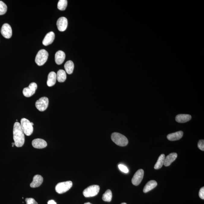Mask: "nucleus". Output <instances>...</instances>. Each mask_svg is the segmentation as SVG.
Masks as SVG:
<instances>
[{
  "label": "nucleus",
  "mask_w": 204,
  "mask_h": 204,
  "mask_svg": "<svg viewBox=\"0 0 204 204\" xmlns=\"http://www.w3.org/2000/svg\"><path fill=\"white\" fill-rule=\"evenodd\" d=\"M111 140L117 145L125 146L128 144V140L124 135L117 132H114L111 135Z\"/></svg>",
  "instance_id": "obj_2"
},
{
  "label": "nucleus",
  "mask_w": 204,
  "mask_h": 204,
  "mask_svg": "<svg viewBox=\"0 0 204 204\" xmlns=\"http://www.w3.org/2000/svg\"><path fill=\"white\" fill-rule=\"evenodd\" d=\"M84 204H92L90 203V202H86V203H84Z\"/></svg>",
  "instance_id": "obj_32"
},
{
  "label": "nucleus",
  "mask_w": 204,
  "mask_h": 204,
  "mask_svg": "<svg viewBox=\"0 0 204 204\" xmlns=\"http://www.w3.org/2000/svg\"><path fill=\"white\" fill-rule=\"evenodd\" d=\"M121 204H127L126 203H125V202H123V203H122Z\"/></svg>",
  "instance_id": "obj_34"
},
{
  "label": "nucleus",
  "mask_w": 204,
  "mask_h": 204,
  "mask_svg": "<svg viewBox=\"0 0 204 204\" xmlns=\"http://www.w3.org/2000/svg\"><path fill=\"white\" fill-rule=\"evenodd\" d=\"M49 100L46 97H43L37 100L35 103V106L39 111H43L48 107Z\"/></svg>",
  "instance_id": "obj_7"
},
{
  "label": "nucleus",
  "mask_w": 204,
  "mask_h": 204,
  "mask_svg": "<svg viewBox=\"0 0 204 204\" xmlns=\"http://www.w3.org/2000/svg\"><path fill=\"white\" fill-rule=\"evenodd\" d=\"M199 197L201 199H204V187H202L199 190Z\"/></svg>",
  "instance_id": "obj_30"
},
{
  "label": "nucleus",
  "mask_w": 204,
  "mask_h": 204,
  "mask_svg": "<svg viewBox=\"0 0 204 204\" xmlns=\"http://www.w3.org/2000/svg\"><path fill=\"white\" fill-rule=\"evenodd\" d=\"M144 175V171L142 169L137 171L132 178V184L135 186L139 185L142 181Z\"/></svg>",
  "instance_id": "obj_9"
},
{
  "label": "nucleus",
  "mask_w": 204,
  "mask_h": 204,
  "mask_svg": "<svg viewBox=\"0 0 204 204\" xmlns=\"http://www.w3.org/2000/svg\"><path fill=\"white\" fill-rule=\"evenodd\" d=\"M65 53L62 51H58L55 55V61L58 65H61L63 63L65 60Z\"/></svg>",
  "instance_id": "obj_15"
},
{
  "label": "nucleus",
  "mask_w": 204,
  "mask_h": 204,
  "mask_svg": "<svg viewBox=\"0 0 204 204\" xmlns=\"http://www.w3.org/2000/svg\"><path fill=\"white\" fill-rule=\"evenodd\" d=\"M64 68L65 71L68 74H71L74 71V63L72 61H67L65 64Z\"/></svg>",
  "instance_id": "obj_22"
},
{
  "label": "nucleus",
  "mask_w": 204,
  "mask_h": 204,
  "mask_svg": "<svg viewBox=\"0 0 204 204\" xmlns=\"http://www.w3.org/2000/svg\"><path fill=\"white\" fill-rule=\"evenodd\" d=\"M43 181V178L42 176L39 175H35L33 177V180L31 183L30 186L32 188L39 187L41 185Z\"/></svg>",
  "instance_id": "obj_14"
},
{
  "label": "nucleus",
  "mask_w": 204,
  "mask_h": 204,
  "mask_svg": "<svg viewBox=\"0 0 204 204\" xmlns=\"http://www.w3.org/2000/svg\"><path fill=\"white\" fill-rule=\"evenodd\" d=\"M191 116L189 114L178 115L175 117L176 121L179 123H185L191 119Z\"/></svg>",
  "instance_id": "obj_17"
},
{
  "label": "nucleus",
  "mask_w": 204,
  "mask_h": 204,
  "mask_svg": "<svg viewBox=\"0 0 204 204\" xmlns=\"http://www.w3.org/2000/svg\"><path fill=\"white\" fill-rule=\"evenodd\" d=\"M12 144V147H14V145H15L14 143H13Z\"/></svg>",
  "instance_id": "obj_33"
},
{
  "label": "nucleus",
  "mask_w": 204,
  "mask_h": 204,
  "mask_svg": "<svg viewBox=\"0 0 204 204\" xmlns=\"http://www.w3.org/2000/svg\"><path fill=\"white\" fill-rule=\"evenodd\" d=\"M48 204H56V202L53 200L49 201L48 202Z\"/></svg>",
  "instance_id": "obj_31"
},
{
  "label": "nucleus",
  "mask_w": 204,
  "mask_h": 204,
  "mask_svg": "<svg viewBox=\"0 0 204 204\" xmlns=\"http://www.w3.org/2000/svg\"><path fill=\"white\" fill-rule=\"evenodd\" d=\"M32 146L36 149H43L45 148L47 145V143L44 140L37 138L34 140L32 142Z\"/></svg>",
  "instance_id": "obj_12"
},
{
  "label": "nucleus",
  "mask_w": 204,
  "mask_h": 204,
  "mask_svg": "<svg viewBox=\"0 0 204 204\" xmlns=\"http://www.w3.org/2000/svg\"><path fill=\"white\" fill-rule=\"evenodd\" d=\"M1 33L5 38H11L12 35V30L11 26L8 24H4L1 28Z\"/></svg>",
  "instance_id": "obj_10"
},
{
  "label": "nucleus",
  "mask_w": 204,
  "mask_h": 204,
  "mask_svg": "<svg viewBox=\"0 0 204 204\" xmlns=\"http://www.w3.org/2000/svg\"><path fill=\"white\" fill-rule=\"evenodd\" d=\"M7 7L5 3L0 1V15H2L7 12Z\"/></svg>",
  "instance_id": "obj_26"
},
{
  "label": "nucleus",
  "mask_w": 204,
  "mask_h": 204,
  "mask_svg": "<svg viewBox=\"0 0 204 204\" xmlns=\"http://www.w3.org/2000/svg\"><path fill=\"white\" fill-rule=\"evenodd\" d=\"M72 185L73 183L71 181L59 183L56 185L55 190L58 193L61 194L68 191Z\"/></svg>",
  "instance_id": "obj_5"
},
{
  "label": "nucleus",
  "mask_w": 204,
  "mask_h": 204,
  "mask_svg": "<svg viewBox=\"0 0 204 204\" xmlns=\"http://www.w3.org/2000/svg\"><path fill=\"white\" fill-rule=\"evenodd\" d=\"M165 158V154H162L161 155L160 157L158 158L157 163L155 165L154 167L155 169H159L162 168L164 164Z\"/></svg>",
  "instance_id": "obj_23"
},
{
  "label": "nucleus",
  "mask_w": 204,
  "mask_h": 204,
  "mask_svg": "<svg viewBox=\"0 0 204 204\" xmlns=\"http://www.w3.org/2000/svg\"><path fill=\"white\" fill-rule=\"evenodd\" d=\"M100 187L97 185H93L89 186L83 192V194L85 197H90L96 196L99 193Z\"/></svg>",
  "instance_id": "obj_6"
},
{
  "label": "nucleus",
  "mask_w": 204,
  "mask_h": 204,
  "mask_svg": "<svg viewBox=\"0 0 204 204\" xmlns=\"http://www.w3.org/2000/svg\"><path fill=\"white\" fill-rule=\"evenodd\" d=\"M55 34L53 32L48 33L43 40L42 44L45 46L49 45L53 42L55 39Z\"/></svg>",
  "instance_id": "obj_13"
},
{
  "label": "nucleus",
  "mask_w": 204,
  "mask_h": 204,
  "mask_svg": "<svg viewBox=\"0 0 204 204\" xmlns=\"http://www.w3.org/2000/svg\"><path fill=\"white\" fill-rule=\"evenodd\" d=\"M112 194L111 190H107L104 193L102 196V199L103 200L107 202H110L112 199Z\"/></svg>",
  "instance_id": "obj_24"
},
{
  "label": "nucleus",
  "mask_w": 204,
  "mask_h": 204,
  "mask_svg": "<svg viewBox=\"0 0 204 204\" xmlns=\"http://www.w3.org/2000/svg\"><path fill=\"white\" fill-rule=\"evenodd\" d=\"M27 204H38L35 199L33 198H27L25 199Z\"/></svg>",
  "instance_id": "obj_28"
},
{
  "label": "nucleus",
  "mask_w": 204,
  "mask_h": 204,
  "mask_svg": "<svg viewBox=\"0 0 204 204\" xmlns=\"http://www.w3.org/2000/svg\"><path fill=\"white\" fill-rule=\"evenodd\" d=\"M118 168L121 171L125 173H127L129 172V169L126 166L120 164L118 165Z\"/></svg>",
  "instance_id": "obj_27"
},
{
  "label": "nucleus",
  "mask_w": 204,
  "mask_h": 204,
  "mask_svg": "<svg viewBox=\"0 0 204 204\" xmlns=\"http://www.w3.org/2000/svg\"><path fill=\"white\" fill-rule=\"evenodd\" d=\"M183 135L184 132L182 131H180L175 133L169 134L167 136V138L171 141L178 140L182 137Z\"/></svg>",
  "instance_id": "obj_18"
},
{
  "label": "nucleus",
  "mask_w": 204,
  "mask_h": 204,
  "mask_svg": "<svg viewBox=\"0 0 204 204\" xmlns=\"http://www.w3.org/2000/svg\"><path fill=\"white\" fill-rule=\"evenodd\" d=\"M48 56L49 53L47 51L44 49L40 50L36 56V63L39 66H42L47 61Z\"/></svg>",
  "instance_id": "obj_4"
},
{
  "label": "nucleus",
  "mask_w": 204,
  "mask_h": 204,
  "mask_svg": "<svg viewBox=\"0 0 204 204\" xmlns=\"http://www.w3.org/2000/svg\"><path fill=\"white\" fill-rule=\"evenodd\" d=\"M177 157V154L176 153H172L165 157L164 165L165 166H169L171 164L176 160Z\"/></svg>",
  "instance_id": "obj_19"
},
{
  "label": "nucleus",
  "mask_w": 204,
  "mask_h": 204,
  "mask_svg": "<svg viewBox=\"0 0 204 204\" xmlns=\"http://www.w3.org/2000/svg\"><path fill=\"white\" fill-rule=\"evenodd\" d=\"M20 125L24 133L27 136H30L33 131V126L27 119L23 118L21 120Z\"/></svg>",
  "instance_id": "obj_3"
},
{
  "label": "nucleus",
  "mask_w": 204,
  "mask_h": 204,
  "mask_svg": "<svg viewBox=\"0 0 204 204\" xmlns=\"http://www.w3.org/2000/svg\"><path fill=\"white\" fill-rule=\"evenodd\" d=\"M67 0H60L58 4V8L61 11H64L67 8Z\"/></svg>",
  "instance_id": "obj_25"
},
{
  "label": "nucleus",
  "mask_w": 204,
  "mask_h": 204,
  "mask_svg": "<svg viewBox=\"0 0 204 204\" xmlns=\"http://www.w3.org/2000/svg\"><path fill=\"white\" fill-rule=\"evenodd\" d=\"M56 25L58 29L60 32L66 30L68 25V20L66 17H62L58 19Z\"/></svg>",
  "instance_id": "obj_11"
},
{
  "label": "nucleus",
  "mask_w": 204,
  "mask_h": 204,
  "mask_svg": "<svg viewBox=\"0 0 204 204\" xmlns=\"http://www.w3.org/2000/svg\"><path fill=\"white\" fill-rule=\"evenodd\" d=\"M57 80V76L54 71H51L49 73L48 76L47 85L49 87H52L54 85Z\"/></svg>",
  "instance_id": "obj_16"
},
{
  "label": "nucleus",
  "mask_w": 204,
  "mask_h": 204,
  "mask_svg": "<svg viewBox=\"0 0 204 204\" xmlns=\"http://www.w3.org/2000/svg\"><path fill=\"white\" fill-rule=\"evenodd\" d=\"M157 183L155 180L149 181L144 187L143 189L144 193H147L150 190H153L157 187Z\"/></svg>",
  "instance_id": "obj_20"
},
{
  "label": "nucleus",
  "mask_w": 204,
  "mask_h": 204,
  "mask_svg": "<svg viewBox=\"0 0 204 204\" xmlns=\"http://www.w3.org/2000/svg\"><path fill=\"white\" fill-rule=\"evenodd\" d=\"M37 87V85L35 83H31L28 87L25 88L23 90V94L26 97L32 96L35 93Z\"/></svg>",
  "instance_id": "obj_8"
},
{
  "label": "nucleus",
  "mask_w": 204,
  "mask_h": 204,
  "mask_svg": "<svg viewBox=\"0 0 204 204\" xmlns=\"http://www.w3.org/2000/svg\"><path fill=\"white\" fill-rule=\"evenodd\" d=\"M198 147L199 149L202 151L204 150V141L203 140H199L198 143Z\"/></svg>",
  "instance_id": "obj_29"
},
{
  "label": "nucleus",
  "mask_w": 204,
  "mask_h": 204,
  "mask_svg": "<svg viewBox=\"0 0 204 204\" xmlns=\"http://www.w3.org/2000/svg\"><path fill=\"white\" fill-rule=\"evenodd\" d=\"M13 140L15 145L19 147L24 145L25 142V136L22 130L20 124L19 122H16L13 126Z\"/></svg>",
  "instance_id": "obj_1"
},
{
  "label": "nucleus",
  "mask_w": 204,
  "mask_h": 204,
  "mask_svg": "<svg viewBox=\"0 0 204 204\" xmlns=\"http://www.w3.org/2000/svg\"><path fill=\"white\" fill-rule=\"evenodd\" d=\"M57 80L59 82L63 83L66 80V72L63 70H59L56 74Z\"/></svg>",
  "instance_id": "obj_21"
}]
</instances>
